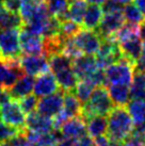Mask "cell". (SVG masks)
Masks as SVG:
<instances>
[{"mask_svg": "<svg viewBox=\"0 0 145 146\" xmlns=\"http://www.w3.org/2000/svg\"><path fill=\"white\" fill-rule=\"evenodd\" d=\"M107 137L112 141L124 142L131 134L134 124L125 107H114L107 116Z\"/></svg>", "mask_w": 145, "mask_h": 146, "instance_id": "cell-1", "label": "cell"}, {"mask_svg": "<svg viewBox=\"0 0 145 146\" xmlns=\"http://www.w3.org/2000/svg\"><path fill=\"white\" fill-rule=\"evenodd\" d=\"M113 108L114 104L109 95L107 86L99 85L94 89L89 102L82 106L80 116L84 121L94 115L108 116V114L112 111Z\"/></svg>", "mask_w": 145, "mask_h": 146, "instance_id": "cell-2", "label": "cell"}, {"mask_svg": "<svg viewBox=\"0 0 145 146\" xmlns=\"http://www.w3.org/2000/svg\"><path fill=\"white\" fill-rule=\"evenodd\" d=\"M133 67L134 66L123 56L120 61L113 63L105 69L108 84H121L130 86L134 72Z\"/></svg>", "mask_w": 145, "mask_h": 146, "instance_id": "cell-3", "label": "cell"}, {"mask_svg": "<svg viewBox=\"0 0 145 146\" xmlns=\"http://www.w3.org/2000/svg\"><path fill=\"white\" fill-rule=\"evenodd\" d=\"M0 53L2 60H16L23 56L19 42V29H8L0 32Z\"/></svg>", "mask_w": 145, "mask_h": 146, "instance_id": "cell-4", "label": "cell"}, {"mask_svg": "<svg viewBox=\"0 0 145 146\" xmlns=\"http://www.w3.org/2000/svg\"><path fill=\"white\" fill-rule=\"evenodd\" d=\"M123 58L120 44L114 38L101 40L99 50L96 53V62L98 68L106 69L113 63H116Z\"/></svg>", "mask_w": 145, "mask_h": 146, "instance_id": "cell-5", "label": "cell"}, {"mask_svg": "<svg viewBox=\"0 0 145 146\" xmlns=\"http://www.w3.org/2000/svg\"><path fill=\"white\" fill-rule=\"evenodd\" d=\"M26 118L19 102L16 99L11 98L8 102L0 107V119L8 125L24 130L26 129Z\"/></svg>", "mask_w": 145, "mask_h": 146, "instance_id": "cell-6", "label": "cell"}, {"mask_svg": "<svg viewBox=\"0 0 145 146\" xmlns=\"http://www.w3.org/2000/svg\"><path fill=\"white\" fill-rule=\"evenodd\" d=\"M19 42L21 51L25 54L45 56L44 36L43 35L32 32L25 27H21L19 29Z\"/></svg>", "mask_w": 145, "mask_h": 146, "instance_id": "cell-7", "label": "cell"}, {"mask_svg": "<svg viewBox=\"0 0 145 146\" xmlns=\"http://www.w3.org/2000/svg\"><path fill=\"white\" fill-rule=\"evenodd\" d=\"M125 24V18L123 11L112 13H104V16L96 32L99 34L101 40L105 38H114V35Z\"/></svg>", "mask_w": 145, "mask_h": 146, "instance_id": "cell-8", "label": "cell"}, {"mask_svg": "<svg viewBox=\"0 0 145 146\" xmlns=\"http://www.w3.org/2000/svg\"><path fill=\"white\" fill-rule=\"evenodd\" d=\"M74 42L81 53L94 56L99 50L101 44V37L94 30L81 29L74 36Z\"/></svg>", "mask_w": 145, "mask_h": 146, "instance_id": "cell-9", "label": "cell"}, {"mask_svg": "<svg viewBox=\"0 0 145 146\" xmlns=\"http://www.w3.org/2000/svg\"><path fill=\"white\" fill-rule=\"evenodd\" d=\"M63 97L64 91L62 89L51 95L42 97V99H40L37 102L36 112L43 116L53 118L63 110Z\"/></svg>", "mask_w": 145, "mask_h": 146, "instance_id": "cell-10", "label": "cell"}, {"mask_svg": "<svg viewBox=\"0 0 145 146\" xmlns=\"http://www.w3.org/2000/svg\"><path fill=\"white\" fill-rule=\"evenodd\" d=\"M20 66L25 74L29 76H40L42 74L50 72L49 62L45 56H30L25 54L19 59Z\"/></svg>", "mask_w": 145, "mask_h": 146, "instance_id": "cell-11", "label": "cell"}, {"mask_svg": "<svg viewBox=\"0 0 145 146\" xmlns=\"http://www.w3.org/2000/svg\"><path fill=\"white\" fill-rule=\"evenodd\" d=\"M97 68L98 66L94 56L81 54L72 60V69L78 80L88 79Z\"/></svg>", "mask_w": 145, "mask_h": 146, "instance_id": "cell-12", "label": "cell"}, {"mask_svg": "<svg viewBox=\"0 0 145 146\" xmlns=\"http://www.w3.org/2000/svg\"><path fill=\"white\" fill-rule=\"evenodd\" d=\"M59 84L53 73H45L35 79L33 93L37 97H45L59 91Z\"/></svg>", "mask_w": 145, "mask_h": 146, "instance_id": "cell-13", "label": "cell"}, {"mask_svg": "<svg viewBox=\"0 0 145 146\" xmlns=\"http://www.w3.org/2000/svg\"><path fill=\"white\" fill-rule=\"evenodd\" d=\"M26 129L36 133H49L55 130L53 118L46 117L39 114L36 111L28 114L26 118Z\"/></svg>", "mask_w": 145, "mask_h": 146, "instance_id": "cell-14", "label": "cell"}, {"mask_svg": "<svg viewBox=\"0 0 145 146\" xmlns=\"http://www.w3.org/2000/svg\"><path fill=\"white\" fill-rule=\"evenodd\" d=\"M118 44H120V48H121L124 58H126L134 66L141 56L142 48H143V44H142L140 35L139 34L134 35V36L130 37L124 42H121Z\"/></svg>", "mask_w": 145, "mask_h": 146, "instance_id": "cell-15", "label": "cell"}, {"mask_svg": "<svg viewBox=\"0 0 145 146\" xmlns=\"http://www.w3.org/2000/svg\"><path fill=\"white\" fill-rule=\"evenodd\" d=\"M59 130L63 137L71 139H79L88 134L85 121L81 116H75L67 119Z\"/></svg>", "mask_w": 145, "mask_h": 146, "instance_id": "cell-16", "label": "cell"}, {"mask_svg": "<svg viewBox=\"0 0 145 146\" xmlns=\"http://www.w3.org/2000/svg\"><path fill=\"white\" fill-rule=\"evenodd\" d=\"M35 83V78L33 76L25 75L20 78L19 80L15 82V84L13 85L11 89L9 90V93L12 99H20V98L27 96L29 94H31L34 88Z\"/></svg>", "mask_w": 145, "mask_h": 146, "instance_id": "cell-17", "label": "cell"}, {"mask_svg": "<svg viewBox=\"0 0 145 146\" xmlns=\"http://www.w3.org/2000/svg\"><path fill=\"white\" fill-rule=\"evenodd\" d=\"M53 74L56 77L59 86L64 92H71V91L75 90L77 83H78V78L74 73L72 65L63 67V68L59 69Z\"/></svg>", "mask_w": 145, "mask_h": 146, "instance_id": "cell-18", "label": "cell"}, {"mask_svg": "<svg viewBox=\"0 0 145 146\" xmlns=\"http://www.w3.org/2000/svg\"><path fill=\"white\" fill-rule=\"evenodd\" d=\"M127 110L132 118L134 128L145 132V100L131 99L127 105Z\"/></svg>", "mask_w": 145, "mask_h": 146, "instance_id": "cell-19", "label": "cell"}, {"mask_svg": "<svg viewBox=\"0 0 145 146\" xmlns=\"http://www.w3.org/2000/svg\"><path fill=\"white\" fill-rule=\"evenodd\" d=\"M23 26L24 23L19 14L11 12L4 8L0 1V30L3 31L8 29H20Z\"/></svg>", "mask_w": 145, "mask_h": 146, "instance_id": "cell-20", "label": "cell"}, {"mask_svg": "<svg viewBox=\"0 0 145 146\" xmlns=\"http://www.w3.org/2000/svg\"><path fill=\"white\" fill-rule=\"evenodd\" d=\"M102 16H104V11L99 4L91 3L90 5H88L83 21H82L83 29L96 31V29L98 28V26L100 24Z\"/></svg>", "mask_w": 145, "mask_h": 146, "instance_id": "cell-21", "label": "cell"}, {"mask_svg": "<svg viewBox=\"0 0 145 146\" xmlns=\"http://www.w3.org/2000/svg\"><path fill=\"white\" fill-rule=\"evenodd\" d=\"M107 90L112 99L114 106L125 107L130 102V88L127 85L121 84H108Z\"/></svg>", "mask_w": 145, "mask_h": 146, "instance_id": "cell-22", "label": "cell"}, {"mask_svg": "<svg viewBox=\"0 0 145 146\" xmlns=\"http://www.w3.org/2000/svg\"><path fill=\"white\" fill-rule=\"evenodd\" d=\"M86 131L91 138L95 139L100 135L107 134L108 129V121L106 116L102 115H94L85 121Z\"/></svg>", "mask_w": 145, "mask_h": 146, "instance_id": "cell-23", "label": "cell"}, {"mask_svg": "<svg viewBox=\"0 0 145 146\" xmlns=\"http://www.w3.org/2000/svg\"><path fill=\"white\" fill-rule=\"evenodd\" d=\"M71 0H48L47 7L50 14L62 23L69 19V7Z\"/></svg>", "mask_w": 145, "mask_h": 146, "instance_id": "cell-24", "label": "cell"}, {"mask_svg": "<svg viewBox=\"0 0 145 146\" xmlns=\"http://www.w3.org/2000/svg\"><path fill=\"white\" fill-rule=\"evenodd\" d=\"M130 99L145 100V73L134 70L130 84Z\"/></svg>", "mask_w": 145, "mask_h": 146, "instance_id": "cell-25", "label": "cell"}, {"mask_svg": "<svg viewBox=\"0 0 145 146\" xmlns=\"http://www.w3.org/2000/svg\"><path fill=\"white\" fill-rule=\"evenodd\" d=\"M88 8V2L85 0H71L69 7V19L82 26V21Z\"/></svg>", "mask_w": 145, "mask_h": 146, "instance_id": "cell-26", "label": "cell"}, {"mask_svg": "<svg viewBox=\"0 0 145 146\" xmlns=\"http://www.w3.org/2000/svg\"><path fill=\"white\" fill-rule=\"evenodd\" d=\"M95 88L96 86L88 79L81 80L80 82L77 83L76 88L74 90V93L77 96V98L79 99V102H81V105L83 106L89 102L90 97H91V95H92Z\"/></svg>", "mask_w": 145, "mask_h": 146, "instance_id": "cell-27", "label": "cell"}, {"mask_svg": "<svg viewBox=\"0 0 145 146\" xmlns=\"http://www.w3.org/2000/svg\"><path fill=\"white\" fill-rule=\"evenodd\" d=\"M123 15H124L126 23L131 25H137V26H140V24L145 19V16L141 12V10L134 3H128L124 5Z\"/></svg>", "mask_w": 145, "mask_h": 146, "instance_id": "cell-28", "label": "cell"}, {"mask_svg": "<svg viewBox=\"0 0 145 146\" xmlns=\"http://www.w3.org/2000/svg\"><path fill=\"white\" fill-rule=\"evenodd\" d=\"M18 102H19L23 112L25 114H30L36 110L39 100H37V96L33 95V94H29L27 96L18 99Z\"/></svg>", "mask_w": 145, "mask_h": 146, "instance_id": "cell-29", "label": "cell"}, {"mask_svg": "<svg viewBox=\"0 0 145 146\" xmlns=\"http://www.w3.org/2000/svg\"><path fill=\"white\" fill-rule=\"evenodd\" d=\"M81 30V26L75 21L67 19L61 23L60 33L64 37H74Z\"/></svg>", "mask_w": 145, "mask_h": 146, "instance_id": "cell-30", "label": "cell"}, {"mask_svg": "<svg viewBox=\"0 0 145 146\" xmlns=\"http://www.w3.org/2000/svg\"><path fill=\"white\" fill-rule=\"evenodd\" d=\"M24 130L15 128V127H13L11 125H8V124H5V123H3L0 119V144H2L5 141L10 140L14 135H16L17 133H19L20 131H24Z\"/></svg>", "mask_w": 145, "mask_h": 146, "instance_id": "cell-31", "label": "cell"}, {"mask_svg": "<svg viewBox=\"0 0 145 146\" xmlns=\"http://www.w3.org/2000/svg\"><path fill=\"white\" fill-rule=\"evenodd\" d=\"M29 144L30 142L27 138V129H26L24 131H20L19 133H17L4 143L0 144V146H29Z\"/></svg>", "mask_w": 145, "mask_h": 146, "instance_id": "cell-32", "label": "cell"}, {"mask_svg": "<svg viewBox=\"0 0 145 146\" xmlns=\"http://www.w3.org/2000/svg\"><path fill=\"white\" fill-rule=\"evenodd\" d=\"M102 11L104 13H112V12H118V11H123L124 5L120 3L116 0H106L102 3Z\"/></svg>", "mask_w": 145, "mask_h": 146, "instance_id": "cell-33", "label": "cell"}, {"mask_svg": "<svg viewBox=\"0 0 145 146\" xmlns=\"http://www.w3.org/2000/svg\"><path fill=\"white\" fill-rule=\"evenodd\" d=\"M72 146H96L95 145V141L94 139L91 138L90 135H84V137H81L79 139H76L74 143L72 144Z\"/></svg>", "mask_w": 145, "mask_h": 146, "instance_id": "cell-34", "label": "cell"}, {"mask_svg": "<svg viewBox=\"0 0 145 146\" xmlns=\"http://www.w3.org/2000/svg\"><path fill=\"white\" fill-rule=\"evenodd\" d=\"M134 70H139V72H143L145 73V43L143 45V48H142L141 56L139 58V60L137 61L136 65H134Z\"/></svg>", "mask_w": 145, "mask_h": 146, "instance_id": "cell-35", "label": "cell"}, {"mask_svg": "<svg viewBox=\"0 0 145 146\" xmlns=\"http://www.w3.org/2000/svg\"><path fill=\"white\" fill-rule=\"evenodd\" d=\"M11 99L9 90H7L3 86H0V107L2 105H4L5 102H8Z\"/></svg>", "mask_w": 145, "mask_h": 146, "instance_id": "cell-36", "label": "cell"}, {"mask_svg": "<svg viewBox=\"0 0 145 146\" xmlns=\"http://www.w3.org/2000/svg\"><path fill=\"white\" fill-rule=\"evenodd\" d=\"M96 146H110V139L107 135H100L94 139Z\"/></svg>", "mask_w": 145, "mask_h": 146, "instance_id": "cell-37", "label": "cell"}, {"mask_svg": "<svg viewBox=\"0 0 145 146\" xmlns=\"http://www.w3.org/2000/svg\"><path fill=\"white\" fill-rule=\"evenodd\" d=\"M139 35H140L142 41L145 43V19L139 26Z\"/></svg>", "mask_w": 145, "mask_h": 146, "instance_id": "cell-38", "label": "cell"}, {"mask_svg": "<svg viewBox=\"0 0 145 146\" xmlns=\"http://www.w3.org/2000/svg\"><path fill=\"white\" fill-rule=\"evenodd\" d=\"M134 4L141 10V12L145 16V0H134Z\"/></svg>", "mask_w": 145, "mask_h": 146, "instance_id": "cell-39", "label": "cell"}, {"mask_svg": "<svg viewBox=\"0 0 145 146\" xmlns=\"http://www.w3.org/2000/svg\"><path fill=\"white\" fill-rule=\"evenodd\" d=\"M86 2H90V3H92V4H102L104 2H105L106 0H85Z\"/></svg>", "mask_w": 145, "mask_h": 146, "instance_id": "cell-40", "label": "cell"}, {"mask_svg": "<svg viewBox=\"0 0 145 146\" xmlns=\"http://www.w3.org/2000/svg\"><path fill=\"white\" fill-rule=\"evenodd\" d=\"M116 1H118V2L122 3L123 5H126V4H128V3H131L134 0H116Z\"/></svg>", "mask_w": 145, "mask_h": 146, "instance_id": "cell-41", "label": "cell"}, {"mask_svg": "<svg viewBox=\"0 0 145 146\" xmlns=\"http://www.w3.org/2000/svg\"><path fill=\"white\" fill-rule=\"evenodd\" d=\"M1 60H2V57H1V53H0V61H1Z\"/></svg>", "mask_w": 145, "mask_h": 146, "instance_id": "cell-42", "label": "cell"}, {"mask_svg": "<svg viewBox=\"0 0 145 146\" xmlns=\"http://www.w3.org/2000/svg\"><path fill=\"white\" fill-rule=\"evenodd\" d=\"M41 1H45V2H47V1H48V0H41Z\"/></svg>", "mask_w": 145, "mask_h": 146, "instance_id": "cell-43", "label": "cell"}, {"mask_svg": "<svg viewBox=\"0 0 145 146\" xmlns=\"http://www.w3.org/2000/svg\"><path fill=\"white\" fill-rule=\"evenodd\" d=\"M53 146H60V145H59V144H56V145H53Z\"/></svg>", "mask_w": 145, "mask_h": 146, "instance_id": "cell-44", "label": "cell"}, {"mask_svg": "<svg viewBox=\"0 0 145 146\" xmlns=\"http://www.w3.org/2000/svg\"><path fill=\"white\" fill-rule=\"evenodd\" d=\"M143 146H145V143H144V145H143Z\"/></svg>", "mask_w": 145, "mask_h": 146, "instance_id": "cell-45", "label": "cell"}]
</instances>
